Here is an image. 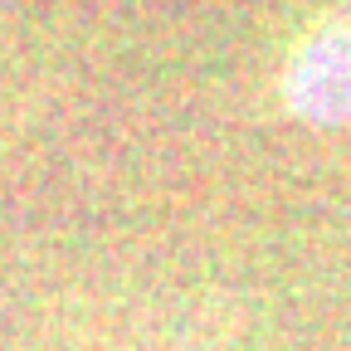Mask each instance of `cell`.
<instances>
[{"label": "cell", "mask_w": 351, "mask_h": 351, "mask_svg": "<svg viewBox=\"0 0 351 351\" xmlns=\"http://www.w3.org/2000/svg\"><path fill=\"white\" fill-rule=\"evenodd\" d=\"M278 98L307 127L351 122V5L332 10L293 44L278 73Z\"/></svg>", "instance_id": "cell-1"}]
</instances>
